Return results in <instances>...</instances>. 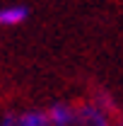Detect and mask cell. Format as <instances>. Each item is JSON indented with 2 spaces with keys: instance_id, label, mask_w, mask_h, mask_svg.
Here are the masks:
<instances>
[{
  "instance_id": "6da1fadb",
  "label": "cell",
  "mask_w": 123,
  "mask_h": 126,
  "mask_svg": "<svg viewBox=\"0 0 123 126\" xmlns=\"http://www.w3.org/2000/svg\"><path fill=\"white\" fill-rule=\"evenodd\" d=\"M113 102L106 92L82 102H56L46 111L48 126H113Z\"/></svg>"
},
{
  "instance_id": "7a4b0ae2",
  "label": "cell",
  "mask_w": 123,
  "mask_h": 126,
  "mask_svg": "<svg viewBox=\"0 0 123 126\" xmlns=\"http://www.w3.org/2000/svg\"><path fill=\"white\" fill-rule=\"evenodd\" d=\"M0 126H48V116L41 109H27V111H7Z\"/></svg>"
},
{
  "instance_id": "3957f363",
  "label": "cell",
  "mask_w": 123,
  "mask_h": 126,
  "mask_svg": "<svg viewBox=\"0 0 123 126\" xmlns=\"http://www.w3.org/2000/svg\"><path fill=\"white\" fill-rule=\"evenodd\" d=\"M29 17V10L24 5H5L0 7V27H17Z\"/></svg>"
},
{
  "instance_id": "277c9868",
  "label": "cell",
  "mask_w": 123,
  "mask_h": 126,
  "mask_svg": "<svg viewBox=\"0 0 123 126\" xmlns=\"http://www.w3.org/2000/svg\"><path fill=\"white\" fill-rule=\"evenodd\" d=\"M113 126H123V116L121 119H113Z\"/></svg>"
}]
</instances>
